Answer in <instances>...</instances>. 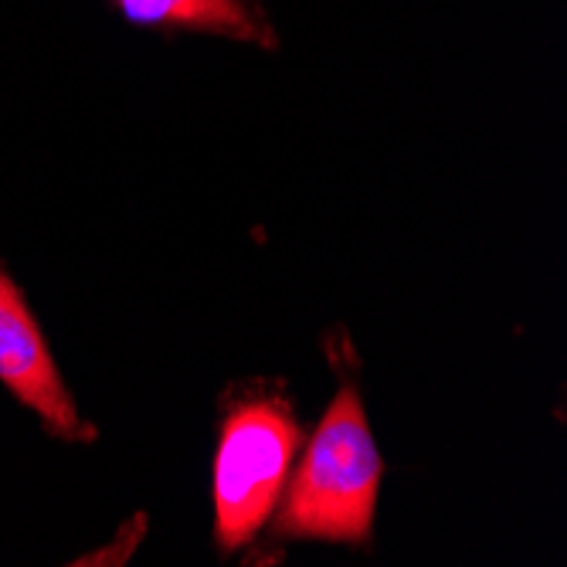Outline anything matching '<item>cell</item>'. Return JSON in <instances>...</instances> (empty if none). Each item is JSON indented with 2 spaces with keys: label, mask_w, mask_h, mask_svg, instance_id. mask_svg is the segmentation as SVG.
Here are the masks:
<instances>
[{
  "label": "cell",
  "mask_w": 567,
  "mask_h": 567,
  "mask_svg": "<svg viewBox=\"0 0 567 567\" xmlns=\"http://www.w3.org/2000/svg\"><path fill=\"white\" fill-rule=\"evenodd\" d=\"M384 462L368 425L360 388L343 381L289 480L272 534L368 547Z\"/></svg>",
  "instance_id": "1"
},
{
  "label": "cell",
  "mask_w": 567,
  "mask_h": 567,
  "mask_svg": "<svg viewBox=\"0 0 567 567\" xmlns=\"http://www.w3.org/2000/svg\"><path fill=\"white\" fill-rule=\"evenodd\" d=\"M299 442L302 429L282 394L245 388L225 401L212 473L215 544L221 554L251 544L272 517Z\"/></svg>",
  "instance_id": "2"
},
{
  "label": "cell",
  "mask_w": 567,
  "mask_h": 567,
  "mask_svg": "<svg viewBox=\"0 0 567 567\" xmlns=\"http://www.w3.org/2000/svg\"><path fill=\"white\" fill-rule=\"evenodd\" d=\"M0 384L28 408L41 429L59 442H95L99 432L82 411L48 350L34 309L28 306L21 286L0 266Z\"/></svg>",
  "instance_id": "3"
},
{
  "label": "cell",
  "mask_w": 567,
  "mask_h": 567,
  "mask_svg": "<svg viewBox=\"0 0 567 567\" xmlns=\"http://www.w3.org/2000/svg\"><path fill=\"white\" fill-rule=\"evenodd\" d=\"M110 4L140 28L221 34L259 48L279 44V34L251 0H110Z\"/></svg>",
  "instance_id": "4"
}]
</instances>
